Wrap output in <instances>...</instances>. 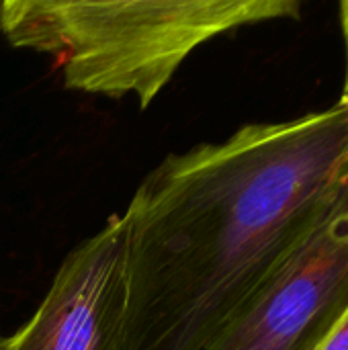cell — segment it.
Instances as JSON below:
<instances>
[{
    "label": "cell",
    "instance_id": "obj_1",
    "mask_svg": "<svg viewBox=\"0 0 348 350\" xmlns=\"http://www.w3.org/2000/svg\"><path fill=\"white\" fill-rule=\"evenodd\" d=\"M348 185V109L250 123L137 187L121 350H203Z\"/></svg>",
    "mask_w": 348,
    "mask_h": 350
},
{
    "label": "cell",
    "instance_id": "obj_2",
    "mask_svg": "<svg viewBox=\"0 0 348 350\" xmlns=\"http://www.w3.org/2000/svg\"><path fill=\"white\" fill-rule=\"evenodd\" d=\"M302 16L299 0H2L0 29L23 49L57 57L66 86L146 109L183 62L240 27Z\"/></svg>",
    "mask_w": 348,
    "mask_h": 350
},
{
    "label": "cell",
    "instance_id": "obj_3",
    "mask_svg": "<svg viewBox=\"0 0 348 350\" xmlns=\"http://www.w3.org/2000/svg\"><path fill=\"white\" fill-rule=\"evenodd\" d=\"M348 310V185L203 350H318Z\"/></svg>",
    "mask_w": 348,
    "mask_h": 350
},
{
    "label": "cell",
    "instance_id": "obj_4",
    "mask_svg": "<svg viewBox=\"0 0 348 350\" xmlns=\"http://www.w3.org/2000/svg\"><path fill=\"white\" fill-rule=\"evenodd\" d=\"M127 304L129 226L111 215L68 254L33 318L0 350H121Z\"/></svg>",
    "mask_w": 348,
    "mask_h": 350
},
{
    "label": "cell",
    "instance_id": "obj_5",
    "mask_svg": "<svg viewBox=\"0 0 348 350\" xmlns=\"http://www.w3.org/2000/svg\"><path fill=\"white\" fill-rule=\"evenodd\" d=\"M318 350H348V310Z\"/></svg>",
    "mask_w": 348,
    "mask_h": 350
},
{
    "label": "cell",
    "instance_id": "obj_6",
    "mask_svg": "<svg viewBox=\"0 0 348 350\" xmlns=\"http://www.w3.org/2000/svg\"><path fill=\"white\" fill-rule=\"evenodd\" d=\"M338 14H340V29H343V41H345V57H347V68H345V84H343V92L336 105L347 107L348 109V0H343L338 6Z\"/></svg>",
    "mask_w": 348,
    "mask_h": 350
}]
</instances>
